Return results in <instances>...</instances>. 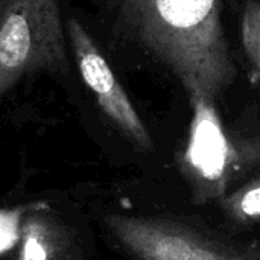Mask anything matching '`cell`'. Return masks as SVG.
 Segmentation results:
<instances>
[{"label":"cell","instance_id":"1","mask_svg":"<svg viewBox=\"0 0 260 260\" xmlns=\"http://www.w3.org/2000/svg\"><path fill=\"white\" fill-rule=\"evenodd\" d=\"M129 35L181 82L189 99L215 101L238 70L219 0H107Z\"/></svg>","mask_w":260,"mask_h":260},{"label":"cell","instance_id":"2","mask_svg":"<svg viewBox=\"0 0 260 260\" xmlns=\"http://www.w3.org/2000/svg\"><path fill=\"white\" fill-rule=\"evenodd\" d=\"M67 70L58 0H0V101L24 76Z\"/></svg>","mask_w":260,"mask_h":260},{"label":"cell","instance_id":"3","mask_svg":"<svg viewBox=\"0 0 260 260\" xmlns=\"http://www.w3.org/2000/svg\"><path fill=\"white\" fill-rule=\"evenodd\" d=\"M105 225L140 260H250L178 224L140 216L108 215Z\"/></svg>","mask_w":260,"mask_h":260},{"label":"cell","instance_id":"4","mask_svg":"<svg viewBox=\"0 0 260 260\" xmlns=\"http://www.w3.org/2000/svg\"><path fill=\"white\" fill-rule=\"evenodd\" d=\"M67 34L81 76L87 87L94 93L102 111L137 146L142 149H151L152 140L143 120L131 104L128 94L123 91L107 59L99 52L93 38L75 18L67 21Z\"/></svg>","mask_w":260,"mask_h":260},{"label":"cell","instance_id":"5","mask_svg":"<svg viewBox=\"0 0 260 260\" xmlns=\"http://www.w3.org/2000/svg\"><path fill=\"white\" fill-rule=\"evenodd\" d=\"M193 108L186 161L198 178L218 181L224 178L232 160V145L224 133L215 101L197 96L189 99Z\"/></svg>","mask_w":260,"mask_h":260},{"label":"cell","instance_id":"6","mask_svg":"<svg viewBox=\"0 0 260 260\" xmlns=\"http://www.w3.org/2000/svg\"><path fill=\"white\" fill-rule=\"evenodd\" d=\"M242 46L250 64V79L257 85L260 75V6L257 0H247L242 15Z\"/></svg>","mask_w":260,"mask_h":260},{"label":"cell","instance_id":"7","mask_svg":"<svg viewBox=\"0 0 260 260\" xmlns=\"http://www.w3.org/2000/svg\"><path fill=\"white\" fill-rule=\"evenodd\" d=\"M260 187L257 181H253L244 192H241L236 197L235 203V212L238 216H242L245 219H256L259 216L260 203H259Z\"/></svg>","mask_w":260,"mask_h":260},{"label":"cell","instance_id":"8","mask_svg":"<svg viewBox=\"0 0 260 260\" xmlns=\"http://www.w3.org/2000/svg\"><path fill=\"white\" fill-rule=\"evenodd\" d=\"M18 219L17 210H0V253L14 245L18 238Z\"/></svg>","mask_w":260,"mask_h":260}]
</instances>
